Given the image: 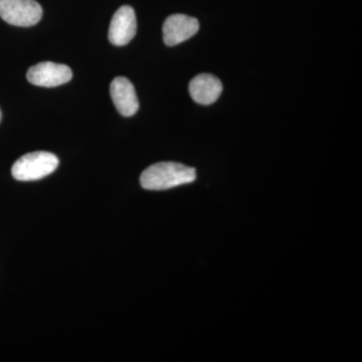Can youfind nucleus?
<instances>
[{
  "mask_svg": "<svg viewBox=\"0 0 362 362\" xmlns=\"http://www.w3.org/2000/svg\"><path fill=\"white\" fill-rule=\"evenodd\" d=\"M137 32V20L134 9L129 6H121L116 11L109 28V40L117 47L127 45Z\"/></svg>",
  "mask_w": 362,
  "mask_h": 362,
  "instance_id": "obj_6",
  "label": "nucleus"
},
{
  "mask_svg": "<svg viewBox=\"0 0 362 362\" xmlns=\"http://www.w3.org/2000/svg\"><path fill=\"white\" fill-rule=\"evenodd\" d=\"M28 82L39 87L52 88L66 84L73 78L68 66L44 62L33 66L26 74Z\"/></svg>",
  "mask_w": 362,
  "mask_h": 362,
  "instance_id": "obj_4",
  "label": "nucleus"
},
{
  "mask_svg": "<svg viewBox=\"0 0 362 362\" xmlns=\"http://www.w3.org/2000/svg\"><path fill=\"white\" fill-rule=\"evenodd\" d=\"M59 166V158L51 152L37 151L21 156L11 168L16 180H39L52 175Z\"/></svg>",
  "mask_w": 362,
  "mask_h": 362,
  "instance_id": "obj_2",
  "label": "nucleus"
},
{
  "mask_svg": "<svg viewBox=\"0 0 362 362\" xmlns=\"http://www.w3.org/2000/svg\"><path fill=\"white\" fill-rule=\"evenodd\" d=\"M162 30L165 45L173 47L194 37L199 30V23L192 16L173 14L164 21Z\"/></svg>",
  "mask_w": 362,
  "mask_h": 362,
  "instance_id": "obj_5",
  "label": "nucleus"
},
{
  "mask_svg": "<svg viewBox=\"0 0 362 362\" xmlns=\"http://www.w3.org/2000/svg\"><path fill=\"white\" fill-rule=\"evenodd\" d=\"M2 115H1V111H0V121H1Z\"/></svg>",
  "mask_w": 362,
  "mask_h": 362,
  "instance_id": "obj_9",
  "label": "nucleus"
},
{
  "mask_svg": "<svg viewBox=\"0 0 362 362\" xmlns=\"http://www.w3.org/2000/svg\"><path fill=\"white\" fill-rule=\"evenodd\" d=\"M42 16V6L35 0H0V18L9 25L28 28Z\"/></svg>",
  "mask_w": 362,
  "mask_h": 362,
  "instance_id": "obj_3",
  "label": "nucleus"
},
{
  "mask_svg": "<svg viewBox=\"0 0 362 362\" xmlns=\"http://www.w3.org/2000/svg\"><path fill=\"white\" fill-rule=\"evenodd\" d=\"M110 93L113 103L121 115L133 116L139 109V102L134 86L127 78H114L111 83Z\"/></svg>",
  "mask_w": 362,
  "mask_h": 362,
  "instance_id": "obj_7",
  "label": "nucleus"
},
{
  "mask_svg": "<svg viewBox=\"0 0 362 362\" xmlns=\"http://www.w3.org/2000/svg\"><path fill=\"white\" fill-rule=\"evenodd\" d=\"M194 168L176 162H158L143 171L140 176L142 187L147 190H165L194 182Z\"/></svg>",
  "mask_w": 362,
  "mask_h": 362,
  "instance_id": "obj_1",
  "label": "nucleus"
},
{
  "mask_svg": "<svg viewBox=\"0 0 362 362\" xmlns=\"http://www.w3.org/2000/svg\"><path fill=\"white\" fill-rule=\"evenodd\" d=\"M223 92L221 80L211 74H201L189 83V94L194 102L211 105L220 98Z\"/></svg>",
  "mask_w": 362,
  "mask_h": 362,
  "instance_id": "obj_8",
  "label": "nucleus"
}]
</instances>
